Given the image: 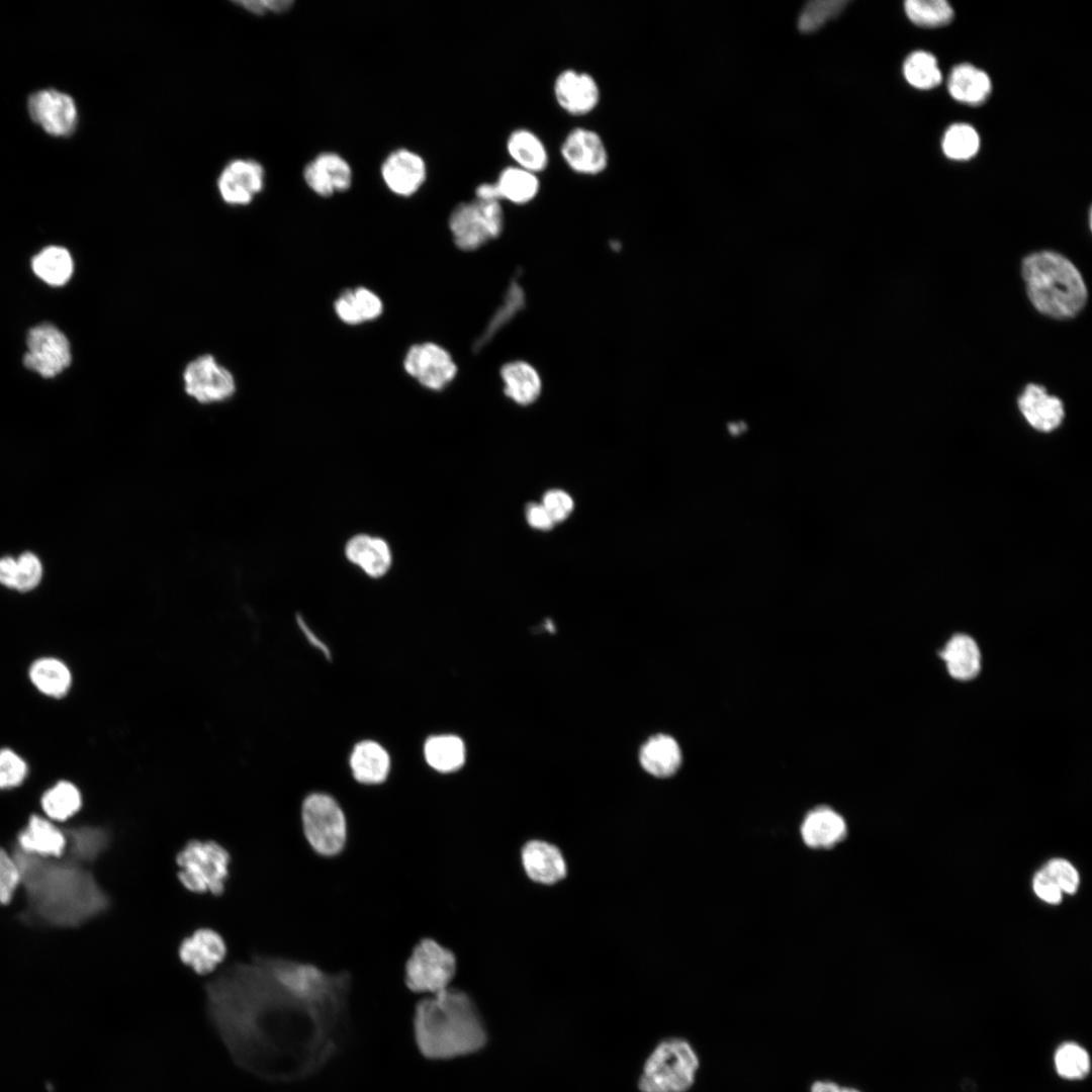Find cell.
<instances>
[{
    "mask_svg": "<svg viewBox=\"0 0 1092 1092\" xmlns=\"http://www.w3.org/2000/svg\"><path fill=\"white\" fill-rule=\"evenodd\" d=\"M26 772V763L17 753L8 748L0 750V789L20 785Z\"/></svg>",
    "mask_w": 1092,
    "mask_h": 1092,
    "instance_id": "f6af8a7d",
    "label": "cell"
},
{
    "mask_svg": "<svg viewBox=\"0 0 1092 1092\" xmlns=\"http://www.w3.org/2000/svg\"><path fill=\"white\" fill-rule=\"evenodd\" d=\"M681 750L677 741L666 734L650 737L641 747L639 760L642 767L657 778L674 775L681 764Z\"/></svg>",
    "mask_w": 1092,
    "mask_h": 1092,
    "instance_id": "4316f807",
    "label": "cell"
},
{
    "mask_svg": "<svg viewBox=\"0 0 1092 1092\" xmlns=\"http://www.w3.org/2000/svg\"><path fill=\"white\" fill-rule=\"evenodd\" d=\"M699 1058L681 1037H668L653 1049L645 1061L638 1087L641 1092H686L694 1084Z\"/></svg>",
    "mask_w": 1092,
    "mask_h": 1092,
    "instance_id": "5b68a950",
    "label": "cell"
},
{
    "mask_svg": "<svg viewBox=\"0 0 1092 1092\" xmlns=\"http://www.w3.org/2000/svg\"><path fill=\"white\" fill-rule=\"evenodd\" d=\"M1041 870L1059 886L1063 893L1074 894L1077 892L1080 877L1070 861L1064 858H1054L1048 861Z\"/></svg>",
    "mask_w": 1092,
    "mask_h": 1092,
    "instance_id": "ee69618b",
    "label": "cell"
},
{
    "mask_svg": "<svg viewBox=\"0 0 1092 1092\" xmlns=\"http://www.w3.org/2000/svg\"><path fill=\"white\" fill-rule=\"evenodd\" d=\"M303 834L311 849L324 857L339 855L346 846V815L338 801L329 794H308L301 804Z\"/></svg>",
    "mask_w": 1092,
    "mask_h": 1092,
    "instance_id": "52a82bcc",
    "label": "cell"
},
{
    "mask_svg": "<svg viewBox=\"0 0 1092 1092\" xmlns=\"http://www.w3.org/2000/svg\"><path fill=\"white\" fill-rule=\"evenodd\" d=\"M28 111L35 122L54 135L71 133L77 122L74 100L56 90H41L32 94L28 99Z\"/></svg>",
    "mask_w": 1092,
    "mask_h": 1092,
    "instance_id": "2e32d148",
    "label": "cell"
},
{
    "mask_svg": "<svg viewBox=\"0 0 1092 1092\" xmlns=\"http://www.w3.org/2000/svg\"><path fill=\"white\" fill-rule=\"evenodd\" d=\"M208 1012L234 1054L257 1048L265 1028L278 1034L301 1075L320 1069L341 1044L348 1007L317 993L278 957L255 956L206 984Z\"/></svg>",
    "mask_w": 1092,
    "mask_h": 1092,
    "instance_id": "6da1fadb",
    "label": "cell"
},
{
    "mask_svg": "<svg viewBox=\"0 0 1092 1092\" xmlns=\"http://www.w3.org/2000/svg\"><path fill=\"white\" fill-rule=\"evenodd\" d=\"M32 684L44 695L62 697L71 687L72 676L66 664L57 658L43 657L34 661L29 669Z\"/></svg>",
    "mask_w": 1092,
    "mask_h": 1092,
    "instance_id": "e575fe53",
    "label": "cell"
},
{
    "mask_svg": "<svg viewBox=\"0 0 1092 1092\" xmlns=\"http://www.w3.org/2000/svg\"><path fill=\"white\" fill-rule=\"evenodd\" d=\"M504 228L499 201L475 198L458 204L449 216V229L457 248L474 251L497 238Z\"/></svg>",
    "mask_w": 1092,
    "mask_h": 1092,
    "instance_id": "9c48e42d",
    "label": "cell"
},
{
    "mask_svg": "<svg viewBox=\"0 0 1092 1092\" xmlns=\"http://www.w3.org/2000/svg\"><path fill=\"white\" fill-rule=\"evenodd\" d=\"M543 507L547 510L554 523L565 521L573 511L572 497L562 489H550L543 495Z\"/></svg>",
    "mask_w": 1092,
    "mask_h": 1092,
    "instance_id": "7dc6e473",
    "label": "cell"
},
{
    "mask_svg": "<svg viewBox=\"0 0 1092 1092\" xmlns=\"http://www.w3.org/2000/svg\"><path fill=\"white\" fill-rule=\"evenodd\" d=\"M847 825L844 818L828 806L810 810L801 824L804 843L814 849H829L845 839Z\"/></svg>",
    "mask_w": 1092,
    "mask_h": 1092,
    "instance_id": "7402d4cb",
    "label": "cell"
},
{
    "mask_svg": "<svg viewBox=\"0 0 1092 1092\" xmlns=\"http://www.w3.org/2000/svg\"><path fill=\"white\" fill-rule=\"evenodd\" d=\"M186 394L200 404L221 403L236 392L233 373L210 355H201L190 361L183 371Z\"/></svg>",
    "mask_w": 1092,
    "mask_h": 1092,
    "instance_id": "30bf717a",
    "label": "cell"
},
{
    "mask_svg": "<svg viewBox=\"0 0 1092 1092\" xmlns=\"http://www.w3.org/2000/svg\"><path fill=\"white\" fill-rule=\"evenodd\" d=\"M303 179L314 193L327 197L350 188L352 169L340 155L325 152L305 166Z\"/></svg>",
    "mask_w": 1092,
    "mask_h": 1092,
    "instance_id": "d6986e66",
    "label": "cell"
},
{
    "mask_svg": "<svg viewBox=\"0 0 1092 1092\" xmlns=\"http://www.w3.org/2000/svg\"><path fill=\"white\" fill-rule=\"evenodd\" d=\"M16 561L17 572L14 588L21 592L32 589L41 578L40 561L32 553H24Z\"/></svg>",
    "mask_w": 1092,
    "mask_h": 1092,
    "instance_id": "bcb514c9",
    "label": "cell"
},
{
    "mask_svg": "<svg viewBox=\"0 0 1092 1092\" xmlns=\"http://www.w3.org/2000/svg\"><path fill=\"white\" fill-rule=\"evenodd\" d=\"M457 971V958L432 937L421 938L404 964L403 981L414 993H439L448 987Z\"/></svg>",
    "mask_w": 1092,
    "mask_h": 1092,
    "instance_id": "ba28073f",
    "label": "cell"
},
{
    "mask_svg": "<svg viewBox=\"0 0 1092 1092\" xmlns=\"http://www.w3.org/2000/svg\"><path fill=\"white\" fill-rule=\"evenodd\" d=\"M1021 274L1027 296L1040 313L1053 318L1075 316L1087 301V288L1077 267L1053 251L1029 254L1022 260Z\"/></svg>",
    "mask_w": 1092,
    "mask_h": 1092,
    "instance_id": "3957f363",
    "label": "cell"
},
{
    "mask_svg": "<svg viewBox=\"0 0 1092 1092\" xmlns=\"http://www.w3.org/2000/svg\"><path fill=\"white\" fill-rule=\"evenodd\" d=\"M40 804L48 818L66 821L80 810L82 797L74 784L61 781L44 792Z\"/></svg>",
    "mask_w": 1092,
    "mask_h": 1092,
    "instance_id": "d590c367",
    "label": "cell"
},
{
    "mask_svg": "<svg viewBox=\"0 0 1092 1092\" xmlns=\"http://www.w3.org/2000/svg\"><path fill=\"white\" fill-rule=\"evenodd\" d=\"M553 95L563 111L573 116H582L597 108L601 100V89L592 74L568 68L555 77Z\"/></svg>",
    "mask_w": 1092,
    "mask_h": 1092,
    "instance_id": "5bb4252c",
    "label": "cell"
},
{
    "mask_svg": "<svg viewBox=\"0 0 1092 1092\" xmlns=\"http://www.w3.org/2000/svg\"><path fill=\"white\" fill-rule=\"evenodd\" d=\"M810 1092H860L859 1090L847 1086H841L833 1081H815L811 1087Z\"/></svg>",
    "mask_w": 1092,
    "mask_h": 1092,
    "instance_id": "f5cc1de1",
    "label": "cell"
},
{
    "mask_svg": "<svg viewBox=\"0 0 1092 1092\" xmlns=\"http://www.w3.org/2000/svg\"><path fill=\"white\" fill-rule=\"evenodd\" d=\"M334 309L341 322L355 326L378 318L383 303L374 291L359 286L342 291L334 302Z\"/></svg>",
    "mask_w": 1092,
    "mask_h": 1092,
    "instance_id": "484cf974",
    "label": "cell"
},
{
    "mask_svg": "<svg viewBox=\"0 0 1092 1092\" xmlns=\"http://www.w3.org/2000/svg\"><path fill=\"white\" fill-rule=\"evenodd\" d=\"M560 155L571 171L583 176L600 175L609 164V153L600 133L583 126L567 132L560 146Z\"/></svg>",
    "mask_w": 1092,
    "mask_h": 1092,
    "instance_id": "4fadbf2b",
    "label": "cell"
},
{
    "mask_svg": "<svg viewBox=\"0 0 1092 1092\" xmlns=\"http://www.w3.org/2000/svg\"><path fill=\"white\" fill-rule=\"evenodd\" d=\"M906 81L917 89H932L940 84L941 72L933 55L924 51L910 54L903 65Z\"/></svg>",
    "mask_w": 1092,
    "mask_h": 1092,
    "instance_id": "8d00e7d4",
    "label": "cell"
},
{
    "mask_svg": "<svg viewBox=\"0 0 1092 1092\" xmlns=\"http://www.w3.org/2000/svg\"><path fill=\"white\" fill-rule=\"evenodd\" d=\"M506 149L517 167L537 175L548 167L549 155L546 146L540 136L529 128L514 129L507 139Z\"/></svg>",
    "mask_w": 1092,
    "mask_h": 1092,
    "instance_id": "83f0119b",
    "label": "cell"
},
{
    "mask_svg": "<svg viewBox=\"0 0 1092 1092\" xmlns=\"http://www.w3.org/2000/svg\"><path fill=\"white\" fill-rule=\"evenodd\" d=\"M949 674L960 680L975 677L981 666V654L976 641L968 635L952 636L940 652Z\"/></svg>",
    "mask_w": 1092,
    "mask_h": 1092,
    "instance_id": "4dcf8cb0",
    "label": "cell"
},
{
    "mask_svg": "<svg viewBox=\"0 0 1092 1092\" xmlns=\"http://www.w3.org/2000/svg\"><path fill=\"white\" fill-rule=\"evenodd\" d=\"M31 268L34 274L49 285L61 286L72 277L74 262L67 249L50 246L32 258Z\"/></svg>",
    "mask_w": 1092,
    "mask_h": 1092,
    "instance_id": "836d02e7",
    "label": "cell"
},
{
    "mask_svg": "<svg viewBox=\"0 0 1092 1092\" xmlns=\"http://www.w3.org/2000/svg\"><path fill=\"white\" fill-rule=\"evenodd\" d=\"M941 148L943 154L951 160H969L978 153L980 138L970 124L953 123L945 130Z\"/></svg>",
    "mask_w": 1092,
    "mask_h": 1092,
    "instance_id": "74e56055",
    "label": "cell"
},
{
    "mask_svg": "<svg viewBox=\"0 0 1092 1092\" xmlns=\"http://www.w3.org/2000/svg\"><path fill=\"white\" fill-rule=\"evenodd\" d=\"M1032 887L1035 895L1040 900L1052 905H1057L1062 902L1063 892L1042 870L1035 874Z\"/></svg>",
    "mask_w": 1092,
    "mask_h": 1092,
    "instance_id": "c3c4849f",
    "label": "cell"
},
{
    "mask_svg": "<svg viewBox=\"0 0 1092 1092\" xmlns=\"http://www.w3.org/2000/svg\"><path fill=\"white\" fill-rule=\"evenodd\" d=\"M905 11L914 24L923 27L942 26L953 17L952 7L944 0H908Z\"/></svg>",
    "mask_w": 1092,
    "mask_h": 1092,
    "instance_id": "f35d334b",
    "label": "cell"
},
{
    "mask_svg": "<svg viewBox=\"0 0 1092 1092\" xmlns=\"http://www.w3.org/2000/svg\"><path fill=\"white\" fill-rule=\"evenodd\" d=\"M237 3L240 4L241 6H243L248 11H250V12H252L254 14H257V15H262L265 12L268 11L266 1H263V0H260V1H255V0H253V1H240V2H237Z\"/></svg>",
    "mask_w": 1092,
    "mask_h": 1092,
    "instance_id": "db71d44e",
    "label": "cell"
},
{
    "mask_svg": "<svg viewBox=\"0 0 1092 1092\" xmlns=\"http://www.w3.org/2000/svg\"><path fill=\"white\" fill-rule=\"evenodd\" d=\"M72 851L79 859L93 861L110 843V832L101 827H82L70 833Z\"/></svg>",
    "mask_w": 1092,
    "mask_h": 1092,
    "instance_id": "ab89813d",
    "label": "cell"
},
{
    "mask_svg": "<svg viewBox=\"0 0 1092 1092\" xmlns=\"http://www.w3.org/2000/svg\"><path fill=\"white\" fill-rule=\"evenodd\" d=\"M21 880L17 860L0 847V905L11 902Z\"/></svg>",
    "mask_w": 1092,
    "mask_h": 1092,
    "instance_id": "7bdbcfd3",
    "label": "cell"
},
{
    "mask_svg": "<svg viewBox=\"0 0 1092 1092\" xmlns=\"http://www.w3.org/2000/svg\"><path fill=\"white\" fill-rule=\"evenodd\" d=\"M1018 407L1029 425L1041 432L1058 428L1065 416L1060 398L1050 395L1042 385L1029 383L1018 397Z\"/></svg>",
    "mask_w": 1092,
    "mask_h": 1092,
    "instance_id": "603a6c76",
    "label": "cell"
},
{
    "mask_svg": "<svg viewBox=\"0 0 1092 1092\" xmlns=\"http://www.w3.org/2000/svg\"><path fill=\"white\" fill-rule=\"evenodd\" d=\"M493 184L498 201L517 205L531 202L540 191L538 175L515 165L504 168Z\"/></svg>",
    "mask_w": 1092,
    "mask_h": 1092,
    "instance_id": "1f68e13d",
    "label": "cell"
},
{
    "mask_svg": "<svg viewBox=\"0 0 1092 1092\" xmlns=\"http://www.w3.org/2000/svg\"><path fill=\"white\" fill-rule=\"evenodd\" d=\"M465 745L456 735L442 734L429 737L424 745L428 764L443 774L453 772L465 762Z\"/></svg>",
    "mask_w": 1092,
    "mask_h": 1092,
    "instance_id": "d6a6232c",
    "label": "cell"
},
{
    "mask_svg": "<svg viewBox=\"0 0 1092 1092\" xmlns=\"http://www.w3.org/2000/svg\"><path fill=\"white\" fill-rule=\"evenodd\" d=\"M33 862L44 877L58 886L57 889L28 884V887H49V890L33 891L34 897L39 896L35 900L41 906L39 911L48 919L75 925L103 913L109 907V897L90 872L73 864L55 867L38 858H34Z\"/></svg>",
    "mask_w": 1092,
    "mask_h": 1092,
    "instance_id": "277c9868",
    "label": "cell"
},
{
    "mask_svg": "<svg viewBox=\"0 0 1092 1092\" xmlns=\"http://www.w3.org/2000/svg\"><path fill=\"white\" fill-rule=\"evenodd\" d=\"M527 523L539 531L551 530L555 523L542 504L531 503L526 508Z\"/></svg>",
    "mask_w": 1092,
    "mask_h": 1092,
    "instance_id": "681fc988",
    "label": "cell"
},
{
    "mask_svg": "<svg viewBox=\"0 0 1092 1092\" xmlns=\"http://www.w3.org/2000/svg\"><path fill=\"white\" fill-rule=\"evenodd\" d=\"M521 860L527 876L536 883L553 885L563 880L567 866L560 849L543 840H530L521 850Z\"/></svg>",
    "mask_w": 1092,
    "mask_h": 1092,
    "instance_id": "44dd1931",
    "label": "cell"
},
{
    "mask_svg": "<svg viewBox=\"0 0 1092 1092\" xmlns=\"http://www.w3.org/2000/svg\"><path fill=\"white\" fill-rule=\"evenodd\" d=\"M24 366L44 378L63 372L72 361L70 343L65 334L50 323L39 324L28 331Z\"/></svg>",
    "mask_w": 1092,
    "mask_h": 1092,
    "instance_id": "8fae6325",
    "label": "cell"
},
{
    "mask_svg": "<svg viewBox=\"0 0 1092 1092\" xmlns=\"http://www.w3.org/2000/svg\"><path fill=\"white\" fill-rule=\"evenodd\" d=\"M296 621H297V624H298L299 628L301 629L302 633L306 637V639L316 649H318L322 653H324V655L326 657L330 658L331 652H330L328 646L312 632V630L308 627V625L305 623V621L302 619V617L297 616Z\"/></svg>",
    "mask_w": 1092,
    "mask_h": 1092,
    "instance_id": "816d5d0a",
    "label": "cell"
},
{
    "mask_svg": "<svg viewBox=\"0 0 1092 1092\" xmlns=\"http://www.w3.org/2000/svg\"><path fill=\"white\" fill-rule=\"evenodd\" d=\"M846 0H814L808 2L798 19V27L802 31H813L819 28L830 18L837 16Z\"/></svg>",
    "mask_w": 1092,
    "mask_h": 1092,
    "instance_id": "b9f144b4",
    "label": "cell"
},
{
    "mask_svg": "<svg viewBox=\"0 0 1092 1092\" xmlns=\"http://www.w3.org/2000/svg\"><path fill=\"white\" fill-rule=\"evenodd\" d=\"M347 560L371 578H380L392 566L393 555L389 543L382 537L360 533L345 544Z\"/></svg>",
    "mask_w": 1092,
    "mask_h": 1092,
    "instance_id": "ffe728a7",
    "label": "cell"
},
{
    "mask_svg": "<svg viewBox=\"0 0 1092 1092\" xmlns=\"http://www.w3.org/2000/svg\"><path fill=\"white\" fill-rule=\"evenodd\" d=\"M350 767L354 779L364 785L382 784L388 777L390 758L388 752L373 740L358 742L350 755Z\"/></svg>",
    "mask_w": 1092,
    "mask_h": 1092,
    "instance_id": "d4e9b609",
    "label": "cell"
},
{
    "mask_svg": "<svg viewBox=\"0 0 1092 1092\" xmlns=\"http://www.w3.org/2000/svg\"><path fill=\"white\" fill-rule=\"evenodd\" d=\"M381 175L391 192L400 196H411L426 180L427 168L420 155L406 149H398L384 160Z\"/></svg>",
    "mask_w": 1092,
    "mask_h": 1092,
    "instance_id": "ac0fdd59",
    "label": "cell"
},
{
    "mask_svg": "<svg viewBox=\"0 0 1092 1092\" xmlns=\"http://www.w3.org/2000/svg\"><path fill=\"white\" fill-rule=\"evenodd\" d=\"M504 392L521 405L533 403L540 395L542 382L537 370L525 361H512L500 369Z\"/></svg>",
    "mask_w": 1092,
    "mask_h": 1092,
    "instance_id": "f1b7e54d",
    "label": "cell"
},
{
    "mask_svg": "<svg viewBox=\"0 0 1092 1092\" xmlns=\"http://www.w3.org/2000/svg\"><path fill=\"white\" fill-rule=\"evenodd\" d=\"M17 572V561L12 557H4L0 559V583L8 586L15 587Z\"/></svg>",
    "mask_w": 1092,
    "mask_h": 1092,
    "instance_id": "f907efd6",
    "label": "cell"
},
{
    "mask_svg": "<svg viewBox=\"0 0 1092 1092\" xmlns=\"http://www.w3.org/2000/svg\"><path fill=\"white\" fill-rule=\"evenodd\" d=\"M178 954L180 961L193 972L206 975L224 960L226 943L217 931L203 927L181 941Z\"/></svg>",
    "mask_w": 1092,
    "mask_h": 1092,
    "instance_id": "e0dca14e",
    "label": "cell"
},
{
    "mask_svg": "<svg viewBox=\"0 0 1092 1092\" xmlns=\"http://www.w3.org/2000/svg\"><path fill=\"white\" fill-rule=\"evenodd\" d=\"M265 183L263 166L251 159H236L225 165L217 179L221 199L230 205H246Z\"/></svg>",
    "mask_w": 1092,
    "mask_h": 1092,
    "instance_id": "9a60e30c",
    "label": "cell"
},
{
    "mask_svg": "<svg viewBox=\"0 0 1092 1092\" xmlns=\"http://www.w3.org/2000/svg\"><path fill=\"white\" fill-rule=\"evenodd\" d=\"M947 88L957 101L979 105L986 101L991 92V80L984 71L975 66L960 64L951 70Z\"/></svg>",
    "mask_w": 1092,
    "mask_h": 1092,
    "instance_id": "f546056e",
    "label": "cell"
},
{
    "mask_svg": "<svg viewBox=\"0 0 1092 1092\" xmlns=\"http://www.w3.org/2000/svg\"><path fill=\"white\" fill-rule=\"evenodd\" d=\"M1055 1065L1058 1073L1066 1079L1084 1078L1090 1070V1059L1087 1052L1076 1043H1064L1055 1055Z\"/></svg>",
    "mask_w": 1092,
    "mask_h": 1092,
    "instance_id": "60d3db41",
    "label": "cell"
},
{
    "mask_svg": "<svg viewBox=\"0 0 1092 1092\" xmlns=\"http://www.w3.org/2000/svg\"><path fill=\"white\" fill-rule=\"evenodd\" d=\"M17 842L24 853L38 857H60L68 846L66 834L39 815L29 817L17 834Z\"/></svg>",
    "mask_w": 1092,
    "mask_h": 1092,
    "instance_id": "cb8c5ba5",
    "label": "cell"
},
{
    "mask_svg": "<svg viewBox=\"0 0 1092 1092\" xmlns=\"http://www.w3.org/2000/svg\"><path fill=\"white\" fill-rule=\"evenodd\" d=\"M413 1032L418 1051L430 1061L469 1056L487 1042L486 1028L473 998L453 987L417 1002Z\"/></svg>",
    "mask_w": 1092,
    "mask_h": 1092,
    "instance_id": "7a4b0ae2",
    "label": "cell"
},
{
    "mask_svg": "<svg viewBox=\"0 0 1092 1092\" xmlns=\"http://www.w3.org/2000/svg\"><path fill=\"white\" fill-rule=\"evenodd\" d=\"M403 367L423 387L434 391L446 388L458 371L452 355L433 342L413 345L405 353Z\"/></svg>",
    "mask_w": 1092,
    "mask_h": 1092,
    "instance_id": "7c38bea8",
    "label": "cell"
},
{
    "mask_svg": "<svg viewBox=\"0 0 1092 1092\" xmlns=\"http://www.w3.org/2000/svg\"><path fill=\"white\" fill-rule=\"evenodd\" d=\"M231 861V853L220 843L191 839L176 855L178 880L192 893L220 896L225 891Z\"/></svg>",
    "mask_w": 1092,
    "mask_h": 1092,
    "instance_id": "8992f818",
    "label": "cell"
}]
</instances>
